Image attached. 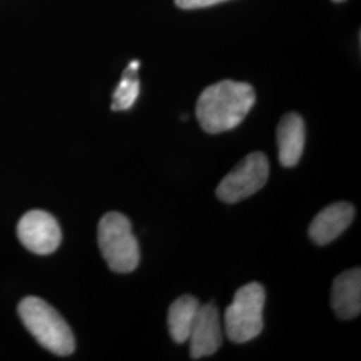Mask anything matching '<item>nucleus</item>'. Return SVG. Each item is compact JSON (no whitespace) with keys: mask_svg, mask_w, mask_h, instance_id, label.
<instances>
[{"mask_svg":"<svg viewBox=\"0 0 361 361\" xmlns=\"http://www.w3.org/2000/svg\"><path fill=\"white\" fill-rule=\"evenodd\" d=\"M256 102L255 89L245 82L222 80L202 91L195 106L197 119L209 134L237 128Z\"/></svg>","mask_w":361,"mask_h":361,"instance_id":"obj_1","label":"nucleus"},{"mask_svg":"<svg viewBox=\"0 0 361 361\" xmlns=\"http://www.w3.org/2000/svg\"><path fill=\"white\" fill-rule=\"evenodd\" d=\"M19 316L39 344L58 356H68L75 349L73 331L63 317L38 297H27L19 304Z\"/></svg>","mask_w":361,"mask_h":361,"instance_id":"obj_2","label":"nucleus"},{"mask_svg":"<svg viewBox=\"0 0 361 361\" xmlns=\"http://www.w3.org/2000/svg\"><path fill=\"white\" fill-rule=\"evenodd\" d=\"M98 244L111 271L130 273L140 264V245L131 222L121 213L104 214L98 225Z\"/></svg>","mask_w":361,"mask_h":361,"instance_id":"obj_3","label":"nucleus"},{"mask_svg":"<svg viewBox=\"0 0 361 361\" xmlns=\"http://www.w3.org/2000/svg\"><path fill=\"white\" fill-rule=\"evenodd\" d=\"M265 289L258 283L240 288L225 312V332L229 340L244 344L256 338L264 328Z\"/></svg>","mask_w":361,"mask_h":361,"instance_id":"obj_4","label":"nucleus"},{"mask_svg":"<svg viewBox=\"0 0 361 361\" xmlns=\"http://www.w3.org/2000/svg\"><path fill=\"white\" fill-rule=\"evenodd\" d=\"M269 177V162L264 153L255 152L233 169L221 180L217 188V197L226 204H235L257 193L264 188Z\"/></svg>","mask_w":361,"mask_h":361,"instance_id":"obj_5","label":"nucleus"},{"mask_svg":"<svg viewBox=\"0 0 361 361\" xmlns=\"http://www.w3.org/2000/svg\"><path fill=\"white\" fill-rule=\"evenodd\" d=\"M18 235L28 250L37 255H50L62 241V232L56 219L43 210H32L18 224Z\"/></svg>","mask_w":361,"mask_h":361,"instance_id":"obj_6","label":"nucleus"},{"mask_svg":"<svg viewBox=\"0 0 361 361\" xmlns=\"http://www.w3.org/2000/svg\"><path fill=\"white\" fill-rule=\"evenodd\" d=\"M190 356L193 360L212 356L222 344L219 308L214 304L200 305L190 331Z\"/></svg>","mask_w":361,"mask_h":361,"instance_id":"obj_7","label":"nucleus"},{"mask_svg":"<svg viewBox=\"0 0 361 361\" xmlns=\"http://www.w3.org/2000/svg\"><path fill=\"white\" fill-rule=\"evenodd\" d=\"M355 217V207L348 202H336L322 210L310 225V237L317 245H326L348 229Z\"/></svg>","mask_w":361,"mask_h":361,"instance_id":"obj_8","label":"nucleus"},{"mask_svg":"<svg viewBox=\"0 0 361 361\" xmlns=\"http://www.w3.org/2000/svg\"><path fill=\"white\" fill-rule=\"evenodd\" d=\"M332 308L343 320H350L360 314L361 271L359 268L337 276L331 295Z\"/></svg>","mask_w":361,"mask_h":361,"instance_id":"obj_9","label":"nucleus"},{"mask_svg":"<svg viewBox=\"0 0 361 361\" xmlns=\"http://www.w3.org/2000/svg\"><path fill=\"white\" fill-rule=\"evenodd\" d=\"M277 146L281 165L296 166L305 146V123L296 113H288L281 118L277 126Z\"/></svg>","mask_w":361,"mask_h":361,"instance_id":"obj_10","label":"nucleus"},{"mask_svg":"<svg viewBox=\"0 0 361 361\" xmlns=\"http://www.w3.org/2000/svg\"><path fill=\"white\" fill-rule=\"evenodd\" d=\"M200 305V301L190 295L180 296L170 305L168 313L169 332L177 344H183L189 340Z\"/></svg>","mask_w":361,"mask_h":361,"instance_id":"obj_11","label":"nucleus"},{"mask_svg":"<svg viewBox=\"0 0 361 361\" xmlns=\"http://www.w3.org/2000/svg\"><path fill=\"white\" fill-rule=\"evenodd\" d=\"M140 67V62L134 61L126 68L121 82L118 83L114 95H113V104L111 109L114 111L118 110H128L140 95V79L137 75Z\"/></svg>","mask_w":361,"mask_h":361,"instance_id":"obj_12","label":"nucleus"},{"mask_svg":"<svg viewBox=\"0 0 361 361\" xmlns=\"http://www.w3.org/2000/svg\"><path fill=\"white\" fill-rule=\"evenodd\" d=\"M224 1H228V0H176V4L182 10H195V8L212 7Z\"/></svg>","mask_w":361,"mask_h":361,"instance_id":"obj_13","label":"nucleus"},{"mask_svg":"<svg viewBox=\"0 0 361 361\" xmlns=\"http://www.w3.org/2000/svg\"><path fill=\"white\" fill-rule=\"evenodd\" d=\"M336 3H341V1H345V0H334Z\"/></svg>","mask_w":361,"mask_h":361,"instance_id":"obj_14","label":"nucleus"}]
</instances>
